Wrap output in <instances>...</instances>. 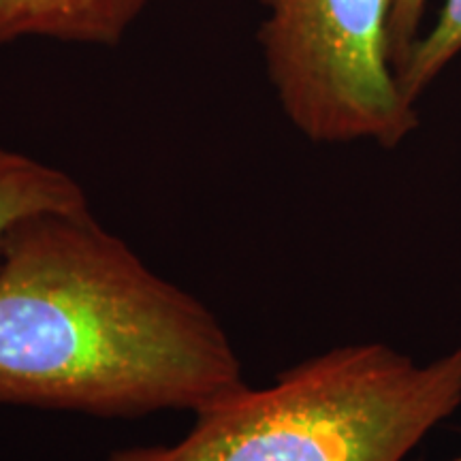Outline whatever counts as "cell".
<instances>
[{"instance_id": "6da1fadb", "label": "cell", "mask_w": 461, "mask_h": 461, "mask_svg": "<svg viewBox=\"0 0 461 461\" xmlns=\"http://www.w3.org/2000/svg\"><path fill=\"white\" fill-rule=\"evenodd\" d=\"M207 305L148 267L90 207L15 224L0 255V406L135 419L246 387Z\"/></svg>"}, {"instance_id": "277c9868", "label": "cell", "mask_w": 461, "mask_h": 461, "mask_svg": "<svg viewBox=\"0 0 461 461\" xmlns=\"http://www.w3.org/2000/svg\"><path fill=\"white\" fill-rule=\"evenodd\" d=\"M149 0H0V48L20 39L115 45Z\"/></svg>"}, {"instance_id": "5b68a950", "label": "cell", "mask_w": 461, "mask_h": 461, "mask_svg": "<svg viewBox=\"0 0 461 461\" xmlns=\"http://www.w3.org/2000/svg\"><path fill=\"white\" fill-rule=\"evenodd\" d=\"M84 207H90L88 197L67 171L0 148V255L11 230L26 218Z\"/></svg>"}, {"instance_id": "7a4b0ae2", "label": "cell", "mask_w": 461, "mask_h": 461, "mask_svg": "<svg viewBox=\"0 0 461 461\" xmlns=\"http://www.w3.org/2000/svg\"><path fill=\"white\" fill-rule=\"evenodd\" d=\"M459 406L461 346L417 363L389 344H348L194 412L176 445L105 461H406Z\"/></svg>"}, {"instance_id": "8992f818", "label": "cell", "mask_w": 461, "mask_h": 461, "mask_svg": "<svg viewBox=\"0 0 461 461\" xmlns=\"http://www.w3.org/2000/svg\"><path fill=\"white\" fill-rule=\"evenodd\" d=\"M457 56H461V0H445L436 22L420 34L406 65L397 73V86L406 101L417 105Z\"/></svg>"}, {"instance_id": "3957f363", "label": "cell", "mask_w": 461, "mask_h": 461, "mask_svg": "<svg viewBox=\"0 0 461 461\" xmlns=\"http://www.w3.org/2000/svg\"><path fill=\"white\" fill-rule=\"evenodd\" d=\"M258 43L282 112L314 143L395 148L419 126L389 56L393 0H258Z\"/></svg>"}, {"instance_id": "ba28073f", "label": "cell", "mask_w": 461, "mask_h": 461, "mask_svg": "<svg viewBox=\"0 0 461 461\" xmlns=\"http://www.w3.org/2000/svg\"><path fill=\"white\" fill-rule=\"evenodd\" d=\"M451 461H461V453L457 455V457H455V459H451Z\"/></svg>"}, {"instance_id": "52a82bcc", "label": "cell", "mask_w": 461, "mask_h": 461, "mask_svg": "<svg viewBox=\"0 0 461 461\" xmlns=\"http://www.w3.org/2000/svg\"><path fill=\"white\" fill-rule=\"evenodd\" d=\"M428 3L429 0H393L389 17V56L395 77L423 34Z\"/></svg>"}]
</instances>
